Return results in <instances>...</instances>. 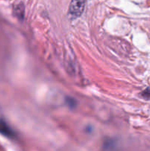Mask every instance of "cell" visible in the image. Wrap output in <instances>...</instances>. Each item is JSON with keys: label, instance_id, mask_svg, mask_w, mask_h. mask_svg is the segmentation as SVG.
<instances>
[{"label": "cell", "instance_id": "obj_1", "mask_svg": "<svg viewBox=\"0 0 150 151\" xmlns=\"http://www.w3.org/2000/svg\"><path fill=\"white\" fill-rule=\"evenodd\" d=\"M86 0H71L69 13L72 18H78L83 13Z\"/></svg>", "mask_w": 150, "mask_h": 151}, {"label": "cell", "instance_id": "obj_5", "mask_svg": "<svg viewBox=\"0 0 150 151\" xmlns=\"http://www.w3.org/2000/svg\"><path fill=\"white\" fill-rule=\"evenodd\" d=\"M68 100H69V102H68V103H69V105H73V106H74L75 104V101L74 100H72L71 98H69L68 99Z\"/></svg>", "mask_w": 150, "mask_h": 151}, {"label": "cell", "instance_id": "obj_2", "mask_svg": "<svg viewBox=\"0 0 150 151\" xmlns=\"http://www.w3.org/2000/svg\"><path fill=\"white\" fill-rule=\"evenodd\" d=\"M0 134L8 138H14L15 133L3 119H0Z\"/></svg>", "mask_w": 150, "mask_h": 151}, {"label": "cell", "instance_id": "obj_3", "mask_svg": "<svg viewBox=\"0 0 150 151\" xmlns=\"http://www.w3.org/2000/svg\"><path fill=\"white\" fill-rule=\"evenodd\" d=\"M15 13H16L17 17H19L21 19H23L24 13V4L22 3H20V4L16 6V8H15Z\"/></svg>", "mask_w": 150, "mask_h": 151}, {"label": "cell", "instance_id": "obj_4", "mask_svg": "<svg viewBox=\"0 0 150 151\" xmlns=\"http://www.w3.org/2000/svg\"><path fill=\"white\" fill-rule=\"evenodd\" d=\"M141 96H142L144 99L149 100L150 99V88H146L144 91H143V92L141 93Z\"/></svg>", "mask_w": 150, "mask_h": 151}]
</instances>
